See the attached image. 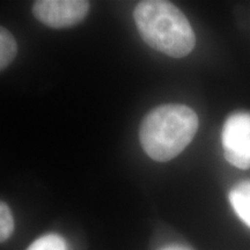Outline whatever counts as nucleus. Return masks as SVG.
I'll return each mask as SVG.
<instances>
[{
	"label": "nucleus",
	"mask_w": 250,
	"mask_h": 250,
	"mask_svg": "<svg viewBox=\"0 0 250 250\" xmlns=\"http://www.w3.org/2000/svg\"><path fill=\"white\" fill-rule=\"evenodd\" d=\"M140 36L151 48L174 58H182L195 48L196 36L188 19L169 1L146 0L134 9Z\"/></svg>",
	"instance_id": "1"
},
{
	"label": "nucleus",
	"mask_w": 250,
	"mask_h": 250,
	"mask_svg": "<svg viewBox=\"0 0 250 250\" xmlns=\"http://www.w3.org/2000/svg\"><path fill=\"white\" fill-rule=\"evenodd\" d=\"M198 130V116L183 104H165L146 115L139 139L149 158L166 162L177 156L191 143Z\"/></svg>",
	"instance_id": "2"
},
{
	"label": "nucleus",
	"mask_w": 250,
	"mask_h": 250,
	"mask_svg": "<svg viewBox=\"0 0 250 250\" xmlns=\"http://www.w3.org/2000/svg\"><path fill=\"white\" fill-rule=\"evenodd\" d=\"M221 145L226 160L240 169L250 168V112L229 115L221 131Z\"/></svg>",
	"instance_id": "3"
},
{
	"label": "nucleus",
	"mask_w": 250,
	"mask_h": 250,
	"mask_svg": "<svg viewBox=\"0 0 250 250\" xmlns=\"http://www.w3.org/2000/svg\"><path fill=\"white\" fill-rule=\"evenodd\" d=\"M89 2L83 0H41L33 6L37 20L51 28L76 26L85 19Z\"/></svg>",
	"instance_id": "4"
},
{
	"label": "nucleus",
	"mask_w": 250,
	"mask_h": 250,
	"mask_svg": "<svg viewBox=\"0 0 250 250\" xmlns=\"http://www.w3.org/2000/svg\"><path fill=\"white\" fill-rule=\"evenodd\" d=\"M229 203L239 218L250 227V181L237 183L230 190Z\"/></svg>",
	"instance_id": "5"
},
{
	"label": "nucleus",
	"mask_w": 250,
	"mask_h": 250,
	"mask_svg": "<svg viewBox=\"0 0 250 250\" xmlns=\"http://www.w3.org/2000/svg\"><path fill=\"white\" fill-rule=\"evenodd\" d=\"M18 52L17 41L5 28L0 27V71L7 67Z\"/></svg>",
	"instance_id": "6"
},
{
	"label": "nucleus",
	"mask_w": 250,
	"mask_h": 250,
	"mask_svg": "<svg viewBox=\"0 0 250 250\" xmlns=\"http://www.w3.org/2000/svg\"><path fill=\"white\" fill-rule=\"evenodd\" d=\"M27 250H66V245L62 236L57 234H48L31 243Z\"/></svg>",
	"instance_id": "7"
},
{
	"label": "nucleus",
	"mask_w": 250,
	"mask_h": 250,
	"mask_svg": "<svg viewBox=\"0 0 250 250\" xmlns=\"http://www.w3.org/2000/svg\"><path fill=\"white\" fill-rule=\"evenodd\" d=\"M14 230V219L11 210L4 202L0 201V242L9 239Z\"/></svg>",
	"instance_id": "8"
},
{
	"label": "nucleus",
	"mask_w": 250,
	"mask_h": 250,
	"mask_svg": "<svg viewBox=\"0 0 250 250\" xmlns=\"http://www.w3.org/2000/svg\"><path fill=\"white\" fill-rule=\"evenodd\" d=\"M162 250H190V249L182 246H169V247H166V248H164Z\"/></svg>",
	"instance_id": "9"
}]
</instances>
